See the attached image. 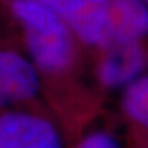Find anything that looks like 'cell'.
<instances>
[{
	"label": "cell",
	"mask_w": 148,
	"mask_h": 148,
	"mask_svg": "<svg viewBox=\"0 0 148 148\" xmlns=\"http://www.w3.org/2000/svg\"><path fill=\"white\" fill-rule=\"evenodd\" d=\"M147 40L148 5L143 0H112L97 48Z\"/></svg>",
	"instance_id": "5b68a950"
},
{
	"label": "cell",
	"mask_w": 148,
	"mask_h": 148,
	"mask_svg": "<svg viewBox=\"0 0 148 148\" xmlns=\"http://www.w3.org/2000/svg\"><path fill=\"white\" fill-rule=\"evenodd\" d=\"M143 1H144V3H145V4L148 5V0H143Z\"/></svg>",
	"instance_id": "9c48e42d"
},
{
	"label": "cell",
	"mask_w": 148,
	"mask_h": 148,
	"mask_svg": "<svg viewBox=\"0 0 148 148\" xmlns=\"http://www.w3.org/2000/svg\"><path fill=\"white\" fill-rule=\"evenodd\" d=\"M58 14L79 41L99 45L112 0H41Z\"/></svg>",
	"instance_id": "277c9868"
},
{
	"label": "cell",
	"mask_w": 148,
	"mask_h": 148,
	"mask_svg": "<svg viewBox=\"0 0 148 148\" xmlns=\"http://www.w3.org/2000/svg\"><path fill=\"white\" fill-rule=\"evenodd\" d=\"M99 51L96 75L106 89H123L145 74L148 67L147 42L116 44Z\"/></svg>",
	"instance_id": "3957f363"
},
{
	"label": "cell",
	"mask_w": 148,
	"mask_h": 148,
	"mask_svg": "<svg viewBox=\"0 0 148 148\" xmlns=\"http://www.w3.org/2000/svg\"><path fill=\"white\" fill-rule=\"evenodd\" d=\"M75 148H122L114 134L106 130H93L79 140Z\"/></svg>",
	"instance_id": "ba28073f"
},
{
	"label": "cell",
	"mask_w": 148,
	"mask_h": 148,
	"mask_svg": "<svg viewBox=\"0 0 148 148\" xmlns=\"http://www.w3.org/2000/svg\"><path fill=\"white\" fill-rule=\"evenodd\" d=\"M0 148H63V141L49 119L12 110L0 115Z\"/></svg>",
	"instance_id": "7a4b0ae2"
},
{
	"label": "cell",
	"mask_w": 148,
	"mask_h": 148,
	"mask_svg": "<svg viewBox=\"0 0 148 148\" xmlns=\"http://www.w3.org/2000/svg\"><path fill=\"white\" fill-rule=\"evenodd\" d=\"M40 79L36 66L12 51H0V108L37 95Z\"/></svg>",
	"instance_id": "8992f818"
},
{
	"label": "cell",
	"mask_w": 148,
	"mask_h": 148,
	"mask_svg": "<svg viewBox=\"0 0 148 148\" xmlns=\"http://www.w3.org/2000/svg\"><path fill=\"white\" fill-rule=\"evenodd\" d=\"M12 14L25 30L33 64L47 73L64 70L74 55L73 32L41 0H14Z\"/></svg>",
	"instance_id": "6da1fadb"
},
{
	"label": "cell",
	"mask_w": 148,
	"mask_h": 148,
	"mask_svg": "<svg viewBox=\"0 0 148 148\" xmlns=\"http://www.w3.org/2000/svg\"><path fill=\"white\" fill-rule=\"evenodd\" d=\"M121 108L126 119L144 134L148 148V74L122 89Z\"/></svg>",
	"instance_id": "52a82bcc"
}]
</instances>
